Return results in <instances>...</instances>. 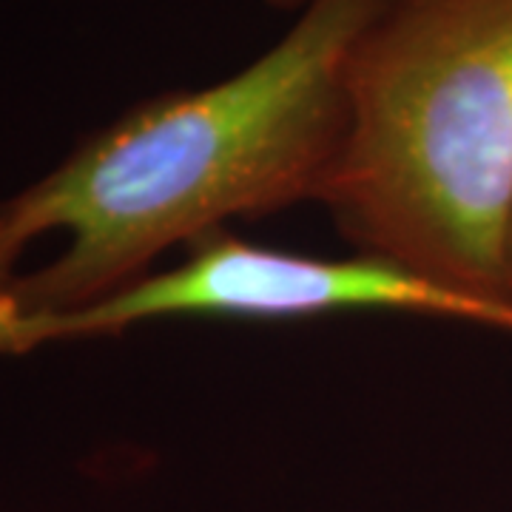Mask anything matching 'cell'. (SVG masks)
Returning <instances> with one entry per match:
<instances>
[{
  "instance_id": "1",
  "label": "cell",
  "mask_w": 512,
  "mask_h": 512,
  "mask_svg": "<svg viewBox=\"0 0 512 512\" xmlns=\"http://www.w3.org/2000/svg\"><path fill=\"white\" fill-rule=\"evenodd\" d=\"M382 6L311 0L245 69L148 97L0 202L29 242L69 237L49 265L12 279L0 319L92 305L231 220L325 200L348 140L350 55Z\"/></svg>"
},
{
  "instance_id": "2",
  "label": "cell",
  "mask_w": 512,
  "mask_h": 512,
  "mask_svg": "<svg viewBox=\"0 0 512 512\" xmlns=\"http://www.w3.org/2000/svg\"><path fill=\"white\" fill-rule=\"evenodd\" d=\"M350 126L322 205L359 254L512 305V0H384L353 46Z\"/></svg>"
},
{
  "instance_id": "3",
  "label": "cell",
  "mask_w": 512,
  "mask_h": 512,
  "mask_svg": "<svg viewBox=\"0 0 512 512\" xmlns=\"http://www.w3.org/2000/svg\"><path fill=\"white\" fill-rule=\"evenodd\" d=\"M510 308L473 302L382 256L296 254L239 239L222 228L191 242L183 262L140 276L92 305L49 316L0 319V353L117 336L177 316L293 322L348 311H393L501 328Z\"/></svg>"
},
{
  "instance_id": "4",
  "label": "cell",
  "mask_w": 512,
  "mask_h": 512,
  "mask_svg": "<svg viewBox=\"0 0 512 512\" xmlns=\"http://www.w3.org/2000/svg\"><path fill=\"white\" fill-rule=\"evenodd\" d=\"M29 248V239L0 214V296L18 276V259Z\"/></svg>"
},
{
  "instance_id": "5",
  "label": "cell",
  "mask_w": 512,
  "mask_h": 512,
  "mask_svg": "<svg viewBox=\"0 0 512 512\" xmlns=\"http://www.w3.org/2000/svg\"><path fill=\"white\" fill-rule=\"evenodd\" d=\"M501 279H504V293L512 302V205L504 225V239H501Z\"/></svg>"
},
{
  "instance_id": "6",
  "label": "cell",
  "mask_w": 512,
  "mask_h": 512,
  "mask_svg": "<svg viewBox=\"0 0 512 512\" xmlns=\"http://www.w3.org/2000/svg\"><path fill=\"white\" fill-rule=\"evenodd\" d=\"M271 9H276V12H293V15H299L311 0H265Z\"/></svg>"
},
{
  "instance_id": "7",
  "label": "cell",
  "mask_w": 512,
  "mask_h": 512,
  "mask_svg": "<svg viewBox=\"0 0 512 512\" xmlns=\"http://www.w3.org/2000/svg\"><path fill=\"white\" fill-rule=\"evenodd\" d=\"M507 330H512V313H510V319H507Z\"/></svg>"
}]
</instances>
